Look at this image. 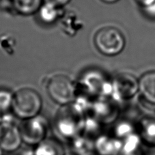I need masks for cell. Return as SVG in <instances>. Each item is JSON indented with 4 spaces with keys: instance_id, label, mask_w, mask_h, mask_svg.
Masks as SVG:
<instances>
[{
    "instance_id": "8fae6325",
    "label": "cell",
    "mask_w": 155,
    "mask_h": 155,
    "mask_svg": "<svg viewBox=\"0 0 155 155\" xmlns=\"http://www.w3.org/2000/svg\"><path fill=\"white\" fill-rule=\"evenodd\" d=\"M64 12L63 11V8L44 2L38 12L42 22L50 25L60 21Z\"/></svg>"
},
{
    "instance_id": "cb8c5ba5",
    "label": "cell",
    "mask_w": 155,
    "mask_h": 155,
    "mask_svg": "<svg viewBox=\"0 0 155 155\" xmlns=\"http://www.w3.org/2000/svg\"><path fill=\"white\" fill-rule=\"evenodd\" d=\"M26 153H27V152H26ZM26 153H23V154H18V155H33V154H32V152H31V154H29V153L26 154Z\"/></svg>"
},
{
    "instance_id": "ac0fdd59",
    "label": "cell",
    "mask_w": 155,
    "mask_h": 155,
    "mask_svg": "<svg viewBox=\"0 0 155 155\" xmlns=\"http://www.w3.org/2000/svg\"><path fill=\"white\" fill-rule=\"evenodd\" d=\"M116 133L117 136L121 137H127L128 136L133 134L131 127L127 124L119 125V127L117 128Z\"/></svg>"
},
{
    "instance_id": "3957f363",
    "label": "cell",
    "mask_w": 155,
    "mask_h": 155,
    "mask_svg": "<svg viewBox=\"0 0 155 155\" xmlns=\"http://www.w3.org/2000/svg\"><path fill=\"white\" fill-rule=\"evenodd\" d=\"M47 90L51 99L61 106L71 104L77 96L76 84L64 74H56L51 77Z\"/></svg>"
},
{
    "instance_id": "9c48e42d",
    "label": "cell",
    "mask_w": 155,
    "mask_h": 155,
    "mask_svg": "<svg viewBox=\"0 0 155 155\" xmlns=\"http://www.w3.org/2000/svg\"><path fill=\"white\" fill-rule=\"evenodd\" d=\"M139 91L146 101L155 105V71L147 72L140 77Z\"/></svg>"
},
{
    "instance_id": "d4e9b609",
    "label": "cell",
    "mask_w": 155,
    "mask_h": 155,
    "mask_svg": "<svg viewBox=\"0 0 155 155\" xmlns=\"http://www.w3.org/2000/svg\"><path fill=\"white\" fill-rule=\"evenodd\" d=\"M0 131H1V126H0Z\"/></svg>"
},
{
    "instance_id": "5bb4252c",
    "label": "cell",
    "mask_w": 155,
    "mask_h": 155,
    "mask_svg": "<svg viewBox=\"0 0 155 155\" xmlns=\"http://www.w3.org/2000/svg\"><path fill=\"white\" fill-rule=\"evenodd\" d=\"M59 21L62 30L70 36L75 35L83 27L82 22L73 12H64Z\"/></svg>"
},
{
    "instance_id": "ffe728a7",
    "label": "cell",
    "mask_w": 155,
    "mask_h": 155,
    "mask_svg": "<svg viewBox=\"0 0 155 155\" xmlns=\"http://www.w3.org/2000/svg\"><path fill=\"white\" fill-rule=\"evenodd\" d=\"M71 0H44L45 2H49V3H51L54 5H56L59 7L63 8L66 4H68Z\"/></svg>"
},
{
    "instance_id": "d6986e66",
    "label": "cell",
    "mask_w": 155,
    "mask_h": 155,
    "mask_svg": "<svg viewBox=\"0 0 155 155\" xmlns=\"http://www.w3.org/2000/svg\"><path fill=\"white\" fill-rule=\"evenodd\" d=\"M143 12L147 17L155 19V1L149 6L142 8Z\"/></svg>"
},
{
    "instance_id": "2e32d148",
    "label": "cell",
    "mask_w": 155,
    "mask_h": 155,
    "mask_svg": "<svg viewBox=\"0 0 155 155\" xmlns=\"http://www.w3.org/2000/svg\"><path fill=\"white\" fill-rule=\"evenodd\" d=\"M14 94L8 90L0 89V116L12 110Z\"/></svg>"
},
{
    "instance_id": "7a4b0ae2",
    "label": "cell",
    "mask_w": 155,
    "mask_h": 155,
    "mask_svg": "<svg viewBox=\"0 0 155 155\" xmlns=\"http://www.w3.org/2000/svg\"><path fill=\"white\" fill-rule=\"evenodd\" d=\"M42 107V97L35 90L24 87L14 94L12 111L16 117L21 120L38 116Z\"/></svg>"
},
{
    "instance_id": "7c38bea8",
    "label": "cell",
    "mask_w": 155,
    "mask_h": 155,
    "mask_svg": "<svg viewBox=\"0 0 155 155\" xmlns=\"http://www.w3.org/2000/svg\"><path fill=\"white\" fill-rule=\"evenodd\" d=\"M118 141L107 136H99L94 143V148L101 155H114L122 149Z\"/></svg>"
},
{
    "instance_id": "4fadbf2b",
    "label": "cell",
    "mask_w": 155,
    "mask_h": 155,
    "mask_svg": "<svg viewBox=\"0 0 155 155\" xmlns=\"http://www.w3.org/2000/svg\"><path fill=\"white\" fill-rule=\"evenodd\" d=\"M71 152L74 155H92L94 143L84 135H79L70 141Z\"/></svg>"
},
{
    "instance_id": "7402d4cb",
    "label": "cell",
    "mask_w": 155,
    "mask_h": 155,
    "mask_svg": "<svg viewBox=\"0 0 155 155\" xmlns=\"http://www.w3.org/2000/svg\"><path fill=\"white\" fill-rule=\"evenodd\" d=\"M101 1L105 2L106 4H114L116 3L117 2H118L119 0H101Z\"/></svg>"
},
{
    "instance_id": "6da1fadb",
    "label": "cell",
    "mask_w": 155,
    "mask_h": 155,
    "mask_svg": "<svg viewBox=\"0 0 155 155\" xmlns=\"http://www.w3.org/2000/svg\"><path fill=\"white\" fill-rule=\"evenodd\" d=\"M85 117L77 111L72 104L61 106L55 117L56 132L60 137L70 141L81 134Z\"/></svg>"
},
{
    "instance_id": "30bf717a",
    "label": "cell",
    "mask_w": 155,
    "mask_h": 155,
    "mask_svg": "<svg viewBox=\"0 0 155 155\" xmlns=\"http://www.w3.org/2000/svg\"><path fill=\"white\" fill-rule=\"evenodd\" d=\"M44 0H10L12 9L18 15L30 16L38 12Z\"/></svg>"
},
{
    "instance_id": "44dd1931",
    "label": "cell",
    "mask_w": 155,
    "mask_h": 155,
    "mask_svg": "<svg viewBox=\"0 0 155 155\" xmlns=\"http://www.w3.org/2000/svg\"><path fill=\"white\" fill-rule=\"evenodd\" d=\"M135 1L137 2L141 7L144 8L153 3L155 0H135Z\"/></svg>"
},
{
    "instance_id": "603a6c76",
    "label": "cell",
    "mask_w": 155,
    "mask_h": 155,
    "mask_svg": "<svg viewBox=\"0 0 155 155\" xmlns=\"http://www.w3.org/2000/svg\"><path fill=\"white\" fill-rule=\"evenodd\" d=\"M66 155H74V154L73 153V152H71L70 151L69 152H66Z\"/></svg>"
},
{
    "instance_id": "e0dca14e",
    "label": "cell",
    "mask_w": 155,
    "mask_h": 155,
    "mask_svg": "<svg viewBox=\"0 0 155 155\" xmlns=\"http://www.w3.org/2000/svg\"><path fill=\"white\" fill-rule=\"evenodd\" d=\"M15 47V40L10 36L4 35L0 38V47L8 53L14 52Z\"/></svg>"
},
{
    "instance_id": "52a82bcc",
    "label": "cell",
    "mask_w": 155,
    "mask_h": 155,
    "mask_svg": "<svg viewBox=\"0 0 155 155\" xmlns=\"http://www.w3.org/2000/svg\"><path fill=\"white\" fill-rule=\"evenodd\" d=\"M111 96L116 100L130 99L139 92V80L133 74L120 73L111 80Z\"/></svg>"
},
{
    "instance_id": "5b68a950",
    "label": "cell",
    "mask_w": 155,
    "mask_h": 155,
    "mask_svg": "<svg viewBox=\"0 0 155 155\" xmlns=\"http://www.w3.org/2000/svg\"><path fill=\"white\" fill-rule=\"evenodd\" d=\"M18 127L23 142L35 146L47 137L49 123L46 117L39 114L31 118L21 120Z\"/></svg>"
},
{
    "instance_id": "8992f818",
    "label": "cell",
    "mask_w": 155,
    "mask_h": 155,
    "mask_svg": "<svg viewBox=\"0 0 155 155\" xmlns=\"http://www.w3.org/2000/svg\"><path fill=\"white\" fill-rule=\"evenodd\" d=\"M0 150L6 153H14L23 143L18 125L9 114L0 116Z\"/></svg>"
},
{
    "instance_id": "ba28073f",
    "label": "cell",
    "mask_w": 155,
    "mask_h": 155,
    "mask_svg": "<svg viewBox=\"0 0 155 155\" xmlns=\"http://www.w3.org/2000/svg\"><path fill=\"white\" fill-rule=\"evenodd\" d=\"M33 155H66L64 146L57 137H47L34 146Z\"/></svg>"
},
{
    "instance_id": "9a60e30c",
    "label": "cell",
    "mask_w": 155,
    "mask_h": 155,
    "mask_svg": "<svg viewBox=\"0 0 155 155\" xmlns=\"http://www.w3.org/2000/svg\"><path fill=\"white\" fill-rule=\"evenodd\" d=\"M141 138L146 143L155 144V120H145L141 123Z\"/></svg>"
},
{
    "instance_id": "277c9868",
    "label": "cell",
    "mask_w": 155,
    "mask_h": 155,
    "mask_svg": "<svg viewBox=\"0 0 155 155\" xmlns=\"http://www.w3.org/2000/svg\"><path fill=\"white\" fill-rule=\"evenodd\" d=\"M94 42L98 51L107 56L120 54L126 45L122 33L113 27H106L99 29L95 34Z\"/></svg>"
}]
</instances>
